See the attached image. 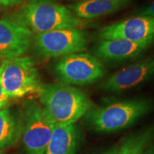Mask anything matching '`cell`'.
Listing matches in <instances>:
<instances>
[{"instance_id": "277c9868", "label": "cell", "mask_w": 154, "mask_h": 154, "mask_svg": "<svg viewBox=\"0 0 154 154\" xmlns=\"http://www.w3.org/2000/svg\"><path fill=\"white\" fill-rule=\"evenodd\" d=\"M0 85L11 99L37 94L43 86L33 59L22 57L0 62Z\"/></svg>"}, {"instance_id": "7a4b0ae2", "label": "cell", "mask_w": 154, "mask_h": 154, "mask_svg": "<svg viewBox=\"0 0 154 154\" xmlns=\"http://www.w3.org/2000/svg\"><path fill=\"white\" fill-rule=\"evenodd\" d=\"M38 96L56 126L76 124L94 106L85 92L62 83L43 84Z\"/></svg>"}, {"instance_id": "2e32d148", "label": "cell", "mask_w": 154, "mask_h": 154, "mask_svg": "<svg viewBox=\"0 0 154 154\" xmlns=\"http://www.w3.org/2000/svg\"><path fill=\"white\" fill-rule=\"evenodd\" d=\"M136 15H145V16L154 17V1L149 5L144 6L136 10Z\"/></svg>"}, {"instance_id": "5bb4252c", "label": "cell", "mask_w": 154, "mask_h": 154, "mask_svg": "<svg viewBox=\"0 0 154 154\" xmlns=\"http://www.w3.org/2000/svg\"><path fill=\"white\" fill-rule=\"evenodd\" d=\"M20 111L9 108L0 110V150L8 148L18 141L22 136Z\"/></svg>"}, {"instance_id": "9a60e30c", "label": "cell", "mask_w": 154, "mask_h": 154, "mask_svg": "<svg viewBox=\"0 0 154 154\" xmlns=\"http://www.w3.org/2000/svg\"><path fill=\"white\" fill-rule=\"evenodd\" d=\"M154 139V124L124 138L117 154H143Z\"/></svg>"}, {"instance_id": "e0dca14e", "label": "cell", "mask_w": 154, "mask_h": 154, "mask_svg": "<svg viewBox=\"0 0 154 154\" xmlns=\"http://www.w3.org/2000/svg\"><path fill=\"white\" fill-rule=\"evenodd\" d=\"M13 99L5 91L2 86L0 85V110L7 108V106Z\"/></svg>"}, {"instance_id": "30bf717a", "label": "cell", "mask_w": 154, "mask_h": 154, "mask_svg": "<svg viewBox=\"0 0 154 154\" xmlns=\"http://www.w3.org/2000/svg\"><path fill=\"white\" fill-rule=\"evenodd\" d=\"M154 44V37L140 42L123 38L99 41L94 48V56L102 62H122L134 59Z\"/></svg>"}, {"instance_id": "ac0fdd59", "label": "cell", "mask_w": 154, "mask_h": 154, "mask_svg": "<svg viewBox=\"0 0 154 154\" xmlns=\"http://www.w3.org/2000/svg\"><path fill=\"white\" fill-rule=\"evenodd\" d=\"M25 3V0H0V7L5 8H13L19 7Z\"/></svg>"}, {"instance_id": "4fadbf2b", "label": "cell", "mask_w": 154, "mask_h": 154, "mask_svg": "<svg viewBox=\"0 0 154 154\" xmlns=\"http://www.w3.org/2000/svg\"><path fill=\"white\" fill-rule=\"evenodd\" d=\"M79 136L76 124L55 125L45 154H76Z\"/></svg>"}, {"instance_id": "8992f818", "label": "cell", "mask_w": 154, "mask_h": 154, "mask_svg": "<svg viewBox=\"0 0 154 154\" xmlns=\"http://www.w3.org/2000/svg\"><path fill=\"white\" fill-rule=\"evenodd\" d=\"M53 71L60 83L72 86L91 85L106 74L103 62L86 52L58 58L54 63Z\"/></svg>"}, {"instance_id": "7402d4cb", "label": "cell", "mask_w": 154, "mask_h": 154, "mask_svg": "<svg viewBox=\"0 0 154 154\" xmlns=\"http://www.w3.org/2000/svg\"><path fill=\"white\" fill-rule=\"evenodd\" d=\"M7 10V8H5V7H0V14H1V13H3L4 11H5Z\"/></svg>"}, {"instance_id": "603a6c76", "label": "cell", "mask_w": 154, "mask_h": 154, "mask_svg": "<svg viewBox=\"0 0 154 154\" xmlns=\"http://www.w3.org/2000/svg\"><path fill=\"white\" fill-rule=\"evenodd\" d=\"M69 1H71V2H76L83 1V0H69Z\"/></svg>"}, {"instance_id": "44dd1931", "label": "cell", "mask_w": 154, "mask_h": 154, "mask_svg": "<svg viewBox=\"0 0 154 154\" xmlns=\"http://www.w3.org/2000/svg\"><path fill=\"white\" fill-rule=\"evenodd\" d=\"M28 3H39V2H51L52 0H26Z\"/></svg>"}, {"instance_id": "ba28073f", "label": "cell", "mask_w": 154, "mask_h": 154, "mask_svg": "<svg viewBox=\"0 0 154 154\" xmlns=\"http://www.w3.org/2000/svg\"><path fill=\"white\" fill-rule=\"evenodd\" d=\"M154 78V55L140 59L122 68L101 82L100 87L108 93H121Z\"/></svg>"}, {"instance_id": "52a82bcc", "label": "cell", "mask_w": 154, "mask_h": 154, "mask_svg": "<svg viewBox=\"0 0 154 154\" xmlns=\"http://www.w3.org/2000/svg\"><path fill=\"white\" fill-rule=\"evenodd\" d=\"M88 43V34L84 29H63L34 35L32 48L36 57L58 59L84 52Z\"/></svg>"}, {"instance_id": "6da1fadb", "label": "cell", "mask_w": 154, "mask_h": 154, "mask_svg": "<svg viewBox=\"0 0 154 154\" xmlns=\"http://www.w3.org/2000/svg\"><path fill=\"white\" fill-rule=\"evenodd\" d=\"M38 34L63 29H84L88 22L77 17L68 7L51 2L24 3L2 16Z\"/></svg>"}, {"instance_id": "cb8c5ba5", "label": "cell", "mask_w": 154, "mask_h": 154, "mask_svg": "<svg viewBox=\"0 0 154 154\" xmlns=\"http://www.w3.org/2000/svg\"><path fill=\"white\" fill-rule=\"evenodd\" d=\"M0 154H3V152H2V150H0Z\"/></svg>"}, {"instance_id": "ffe728a7", "label": "cell", "mask_w": 154, "mask_h": 154, "mask_svg": "<svg viewBox=\"0 0 154 154\" xmlns=\"http://www.w3.org/2000/svg\"><path fill=\"white\" fill-rule=\"evenodd\" d=\"M143 154H154V146L150 145L143 152Z\"/></svg>"}, {"instance_id": "3957f363", "label": "cell", "mask_w": 154, "mask_h": 154, "mask_svg": "<svg viewBox=\"0 0 154 154\" xmlns=\"http://www.w3.org/2000/svg\"><path fill=\"white\" fill-rule=\"evenodd\" d=\"M153 108V101L149 99L123 100L94 106L84 116V119L86 126L95 132H117L135 124Z\"/></svg>"}, {"instance_id": "7c38bea8", "label": "cell", "mask_w": 154, "mask_h": 154, "mask_svg": "<svg viewBox=\"0 0 154 154\" xmlns=\"http://www.w3.org/2000/svg\"><path fill=\"white\" fill-rule=\"evenodd\" d=\"M134 0H83L67 6L77 17L83 20L108 16L128 7Z\"/></svg>"}, {"instance_id": "9c48e42d", "label": "cell", "mask_w": 154, "mask_h": 154, "mask_svg": "<svg viewBox=\"0 0 154 154\" xmlns=\"http://www.w3.org/2000/svg\"><path fill=\"white\" fill-rule=\"evenodd\" d=\"M96 37L99 41L123 38L134 42L154 37V17L136 15L106 25L98 30Z\"/></svg>"}, {"instance_id": "5b68a950", "label": "cell", "mask_w": 154, "mask_h": 154, "mask_svg": "<svg viewBox=\"0 0 154 154\" xmlns=\"http://www.w3.org/2000/svg\"><path fill=\"white\" fill-rule=\"evenodd\" d=\"M22 137L25 154H45L54 124L39 101L29 99L20 111Z\"/></svg>"}, {"instance_id": "d4e9b609", "label": "cell", "mask_w": 154, "mask_h": 154, "mask_svg": "<svg viewBox=\"0 0 154 154\" xmlns=\"http://www.w3.org/2000/svg\"><path fill=\"white\" fill-rule=\"evenodd\" d=\"M0 60H2V58H1V57H0Z\"/></svg>"}, {"instance_id": "8fae6325", "label": "cell", "mask_w": 154, "mask_h": 154, "mask_svg": "<svg viewBox=\"0 0 154 154\" xmlns=\"http://www.w3.org/2000/svg\"><path fill=\"white\" fill-rule=\"evenodd\" d=\"M33 37L27 28L0 19V57L8 59L24 56L32 47Z\"/></svg>"}, {"instance_id": "d6986e66", "label": "cell", "mask_w": 154, "mask_h": 154, "mask_svg": "<svg viewBox=\"0 0 154 154\" xmlns=\"http://www.w3.org/2000/svg\"><path fill=\"white\" fill-rule=\"evenodd\" d=\"M119 146H116L114 147L111 148V149H108L107 151L103 152L101 154H117L119 151Z\"/></svg>"}]
</instances>
